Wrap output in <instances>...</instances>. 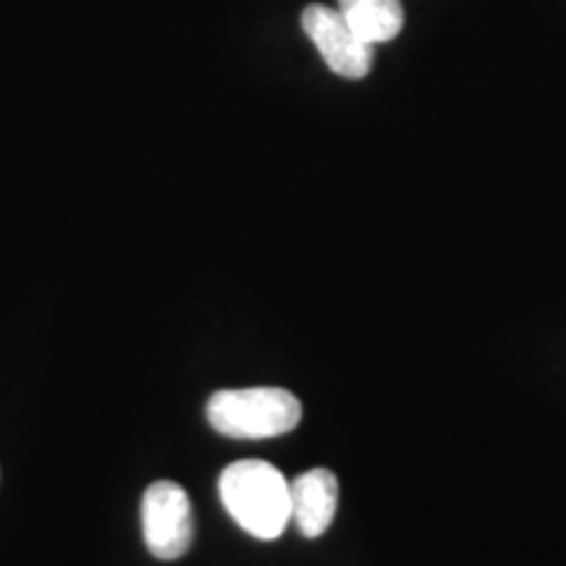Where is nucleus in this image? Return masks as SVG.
Returning <instances> with one entry per match:
<instances>
[{"mask_svg":"<svg viewBox=\"0 0 566 566\" xmlns=\"http://www.w3.org/2000/svg\"><path fill=\"white\" fill-rule=\"evenodd\" d=\"M218 493L231 520L258 541H275L292 522L289 480L263 459H242L226 467Z\"/></svg>","mask_w":566,"mask_h":566,"instance_id":"nucleus-1","label":"nucleus"},{"mask_svg":"<svg viewBox=\"0 0 566 566\" xmlns=\"http://www.w3.org/2000/svg\"><path fill=\"white\" fill-rule=\"evenodd\" d=\"M205 412L212 430L237 441H263L292 433L302 420L300 399L286 388L271 386L216 391Z\"/></svg>","mask_w":566,"mask_h":566,"instance_id":"nucleus-2","label":"nucleus"},{"mask_svg":"<svg viewBox=\"0 0 566 566\" xmlns=\"http://www.w3.org/2000/svg\"><path fill=\"white\" fill-rule=\"evenodd\" d=\"M142 535L155 558L174 562L192 548V501L179 483L158 480L142 495Z\"/></svg>","mask_w":566,"mask_h":566,"instance_id":"nucleus-3","label":"nucleus"},{"mask_svg":"<svg viewBox=\"0 0 566 566\" xmlns=\"http://www.w3.org/2000/svg\"><path fill=\"white\" fill-rule=\"evenodd\" d=\"M302 30L334 74L344 80H363L370 74L375 45L354 30L338 9L321 3L307 6L302 11Z\"/></svg>","mask_w":566,"mask_h":566,"instance_id":"nucleus-4","label":"nucleus"},{"mask_svg":"<svg viewBox=\"0 0 566 566\" xmlns=\"http://www.w3.org/2000/svg\"><path fill=\"white\" fill-rule=\"evenodd\" d=\"M292 520L304 537H321L334 522L338 509V478L325 467L304 472L289 483Z\"/></svg>","mask_w":566,"mask_h":566,"instance_id":"nucleus-5","label":"nucleus"},{"mask_svg":"<svg viewBox=\"0 0 566 566\" xmlns=\"http://www.w3.org/2000/svg\"><path fill=\"white\" fill-rule=\"evenodd\" d=\"M336 9L373 45L391 42L396 34L405 30L401 0H338Z\"/></svg>","mask_w":566,"mask_h":566,"instance_id":"nucleus-6","label":"nucleus"}]
</instances>
